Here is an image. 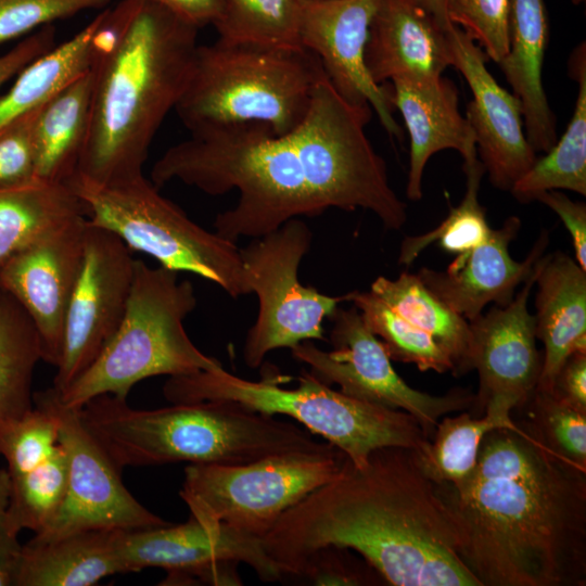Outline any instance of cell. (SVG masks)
Here are the masks:
<instances>
[{
	"mask_svg": "<svg viewBox=\"0 0 586 586\" xmlns=\"http://www.w3.org/2000/svg\"><path fill=\"white\" fill-rule=\"evenodd\" d=\"M371 117L370 107L347 103L326 75L293 130L276 135L260 123L195 129L154 163L151 181L161 188L179 180L214 196L237 190V204L214 220L215 232L234 243L329 208L368 209L399 230L407 206L366 136Z\"/></svg>",
	"mask_w": 586,
	"mask_h": 586,
	"instance_id": "obj_1",
	"label": "cell"
},
{
	"mask_svg": "<svg viewBox=\"0 0 586 586\" xmlns=\"http://www.w3.org/2000/svg\"><path fill=\"white\" fill-rule=\"evenodd\" d=\"M515 422L484 436L466 480L434 483L458 557L480 586H584L586 471Z\"/></svg>",
	"mask_w": 586,
	"mask_h": 586,
	"instance_id": "obj_2",
	"label": "cell"
},
{
	"mask_svg": "<svg viewBox=\"0 0 586 586\" xmlns=\"http://www.w3.org/2000/svg\"><path fill=\"white\" fill-rule=\"evenodd\" d=\"M282 579L311 551L352 549L394 586H480L458 557L454 519L417 450L374 449L286 510L262 539Z\"/></svg>",
	"mask_w": 586,
	"mask_h": 586,
	"instance_id": "obj_3",
	"label": "cell"
},
{
	"mask_svg": "<svg viewBox=\"0 0 586 586\" xmlns=\"http://www.w3.org/2000/svg\"><path fill=\"white\" fill-rule=\"evenodd\" d=\"M199 29L152 0H122L101 12L88 132L69 181L101 186L143 174L149 148L190 80Z\"/></svg>",
	"mask_w": 586,
	"mask_h": 586,
	"instance_id": "obj_4",
	"label": "cell"
},
{
	"mask_svg": "<svg viewBox=\"0 0 586 586\" xmlns=\"http://www.w3.org/2000/svg\"><path fill=\"white\" fill-rule=\"evenodd\" d=\"M78 411L84 425L120 470L174 462L240 464L278 454L336 448L293 423L233 400L141 410L130 407L125 398L104 394Z\"/></svg>",
	"mask_w": 586,
	"mask_h": 586,
	"instance_id": "obj_5",
	"label": "cell"
},
{
	"mask_svg": "<svg viewBox=\"0 0 586 586\" xmlns=\"http://www.w3.org/2000/svg\"><path fill=\"white\" fill-rule=\"evenodd\" d=\"M297 381L296 387L285 388L278 374L263 372L259 381H250L221 367L169 377L163 394L171 404L225 399L262 413L291 417L356 467L365 466L374 449L399 446L421 451L430 442L419 422L404 410L348 396L305 369Z\"/></svg>",
	"mask_w": 586,
	"mask_h": 586,
	"instance_id": "obj_6",
	"label": "cell"
},
{
	"mask_svg": "<svg viewBox=\"0 0 586 586\" xmlns=\"http://www.w3.org/2000/svg\"><path fill=\"white\" fill-rule=\"evenodd\" d=\"M324 76L318 56L305 48L199 44L175 112L190 131L260 123L283 135L303 122Z\"/></svg>",
	"mask_w": 586,
	"mask_h": 586,
	"instance_id": "obj_7",
	"label": "cell"
},
{
	"mask_svg": "<svg viewBox=\"0 0 586 586\" xmlns=\"http://www.w3.org/2000/svg\"><path fill=\"white\" fill-rule=\"evenodd\" d=\"M196 304L189 280L136 259L120 324L89 368L59 392L63 405L79 409L104 394L127 399L132 386L150 377L221 368V362L202 353L186 332L183 321Z\"/></svg>",
	"mask_w": 586,
	"mask_h": 586,
	"instance_id": "obj_8",
	"label": "cell"
},
{
	"mask_svg": "<svg viewBox=\"0 0 586 586\" xmlns=\"http://www.w3.org/2000/svg\"><path fill=\"white\" fill-rule=\"evenodd\" d=\"M89 224L116 234L160 266L200 276L233 298L252 294L240 247L191 220L143 174L110 184L72 180Z\"/></svg>",
	"mask_w": 586,
	"mask_h": 586,
	"instance_id": "obj_9",
	"label": "cell"
},
{
	"mask_svg": "<svg viewBox=\"0 0 586 586\" xmlns=\"http://www.w3.org/2000/svg\"><path fill=\"white\" fill-rule=\"evenodd\" d=\"M345 458L334 448L240 464L190 463L179 495L201 523L263 539L286 510L334 479Z\"/></svg>",
	"mask_w": 586,
	"mask_h": 586,
	"instance_id": "obj_10",
	"label": "cell"
},
{
	"mask_svg": "<svg viewBox=\"0 0 586 586\" xmlns=\"http://www.w3.org/2000/svg\"><path fill=\"white\" fill-rule=\"evenodd\" d=\"M313 233L300 218L240 247L242 265L258 313L249 329L243 357L257 368L277 348L323 339V320L345 302V295L329 296L298 280V267L311 245Z\"/></svg>",
	"mask_w": 586,
	"mask_h": 586,
	"instance_id": "obj_11",
	"label": "cell"
},
{
	"mask_svg": "<svg viewBox=\"0 0 586 586\" xmlns=\"http://www.w3.org/2000/svg\"><path fill=\"white\" fill-rule=\"evenodd\" d=\"M329 319L332 351L318 348L310 341L291 347L292 357L306 364L318 381L336 384L342 393L359 400L410 413L429 438L441 418L472 409L475 394L469 390L457 387L445 395H431L408 385L355 306H339Z\"/></svg>",
	"mask_w": 586,
	"mask_h": 586,
	"instance_id": "obj_12",
	"label": "cell"
},
{
	"mask_svg": "<svg viewBox=\"0 0 586 586\" xmlns=\"http://www.w3.org/2000/svg\"><path fill=\"white\" fill-rule=\"evenodd\" d=\"M120 550L127 573L164 569L162 585H242L240 563L251 566L263 582L282 581L262 539L225 524L206 525L191 515L178 525L123 531Z\"/></svg>",
	"mask_w": 586,
	"mask_h": 586,
	"instance_id": "obj_13",
	"label": "cell"
},
{
	"mask_svg": "<svg viewBox=\"0 0 586 586\" xmlns=\"http://www.w3.org/2000/svg\"><path fill=\"white\" fill-rule=\"evenodd\" d=\"M59 420L60 443L68 462L63 505L51 525L34 537L53 539L87 530L133 531L169 522L143 507L126 488L120 469L52 386L39 392Z\"/></svg>",
	"mask_w": 586,
	"mask_h": 586,
	"instance_id": "obj_14",
	"label": "cell"
},
{
	"mask_svg": "<svg viewBox=\"0 0 586 586\" xmlns=\"http://www.w3.org/2000/svg\"><path fill=\"white\" fill-rule=\"evenodd\" d=\"M129 247L87 219L81 268L66 309L53 387L64 391L95 360L124 317L135 272Z\"/></svg>",
	"mask_w": 586,
	"mask_h": 586,
	"instance_id": "obj_15",
	"label": "cell"
},
{
	"mask_svg": "<svg viewBox=\"0 0 586 586\" xmlns=\"http://www.w3.org/2000/svg\"><path fill=\"white\" fill-rule=\"evenodd\" d=\"M87 216L54 229L0 266V289L27 313L41 341L42 360L56 367L66 309L82 257Z\"/></svg>",
	"mask_w": 586,
	"mask_h": 586,
	"instance_id": "obj_16",
	"label": "cell"
},
{
	"mask_svg": "<svg viewBox=\"0 0 586 586\" xmlns=\"http://www.w3.org/2000/svg\"><path fill=\"white\" fill-rule=\"evenodd\" d=\"M383 0L301 3L300 41L321 62L335 91L349 104L370 107L387 133L403 138L393 116L388 84L377 85L365 65L371 23Z\"/></svg>",
	"mask_w": 586,
	"mask_h": 586,
	"instance_id": "obj_17",
	"label": "cell"
},
{
	"mask_svg": "<svg viewBox=\"0 0 586 586\" xmlns=\"http://www.w3.org/2000/svg\"><path fill=\"white\" fill-rule=\"evenodd\" d=\"M535 278L536 265L510 303L496 305L469 321L472 370H477L480 381L471 409L475 417L482 416L488 405L518 410L537 385L543 355L536 347L534 316L527 308Z\"/></svg>",
	"mask_w": 586,
	"mask_h": 586,
	"instance_id": "obj_18",
	"label": "cell"
},
{
	"mask_svg": "<svg viewBox=\"0 0 586 586\" xmlns=\"http://www.w3.org/2000/svg\"><path fill=\"white\" fill-rule=\"evenodd\" d=\"M447 36L453 66L472 91L466 118L477 156L493 186L510 191L537 158L525 135L521 101L497 82L486 67V54L462 29L454 25Z\"/></svg>",
	"mask_w": 586,
	"mask_h": 586,
	"instance_id": "obj_19",
	"label": "cell"
},
{
	"mask_svg": "<svg viewBox=\"0 0 586 586\" xmlns=\"http://www.w3.org/2000/svg\"><path fill=\"white\" fill-rule=\"evenodd\" d=\"M520 228V218L510 216L500 228L492 230L484 243L457 255L445 270L423 267L417 275L444 304L472 321L489 303L497 306L510 303L515 289L530 277L544 255L549 243L548 231L539 234L524 260L512 259L509 244Z\"/></svg>",
	"mask_w": 586,
	"mask_h": 586,
	"instance_id": "obj_20",
	"label": "cell"
},
{
	"mask_svg": "<svg viewBox=\"0 0 586 586\" xmlns=\"http://www.w3.org/2000/svg\"><path fill=\"white\" fill-rule=\"evenodd\" d=\"M413 0H383L369 29L365 65L377 85L433 79L453 66L447 36Z\"/></svg>",
	"mask_w": 586,
	"mask_h": 586,
	"instance_id": "obj_21",
	"label": "cell"
},
{
	"mask_svg": "<svg viewBox=\"0 0 586 586\" xmlns=\"http://www.w3.org/2000/svg\"><path fill=\"white\" fill-rule=\"evenodd\" d=\"M390 102L405 122L410 138L406 195L422 198V176L429 158L445 149L462 157L476 151L473 131L458 109L456 85L443 75L433 79H394Z\"/></svg>",
	"mask_w": 586,
	"mask_h": 586,
	"instance_id": "obj_22",
	"label": "cell"
},
{
	"mask_svg": "<svg viewBox=\"0 0 586 586\" xmlns=\"http://www.w3.org/2000/svg\"><path fill=\"white\" fill-rule=\"evenodd\" d=\"M535 336L544 345L535 388L551 392L555 378L576 352L586 353V270L557 251L536 264Z\"/></svg>",
	"mask_w": 586,
	"mask_h": 586,
	"instance_id": "obj_23",
	"label": "cell"
},
{
	"mask_svg": "<svg viewBox=\"0 0 586 586\" xmlns=\"http://www.w3.org/2000/svg\"><path fill=\"white\" fill-rule=\"evenodd\" d=\"M549 39L544 0H510L509 49L498 63L523 107L524 129L533 150L548 152L557 141L556 117L542 80Z\"/></svg>",
	"mask_w": 586,
	"mask_h": 586,
	"instance_id": "obj_24",
	"label": "cell"
},
{
	"mask_svg": "<svg viewBox=\"0 0 586 586\" xmlns=\"http://www.w3.org/2000/svg\"><path fill=\"white\" fill-rule=\"evenodd\" d=\"M123 530H87L53 539L33 537L23 545L15 586H91L127 573Z\"/></svg>",
	"mask_w": 586,
	"mask_h": 586,
	"instance_id": "obj_25",
	"label": "cell"
},
{
	"mask_svg": "<svg viewBox=\"0 0 586 586\" xmlns=\"http://www.w3.org/2000/svg\"><path fill=\"white\" fill-rule=\"evenodd\" d=\"M91 85L88 69L40 105L34 129L37 179L68 183L74 177L88 132Z\"/></svg>",
	"mask_w": 586,
	"mask_h": 586,
	"instance_id": "obj_26",
	"label": "cell"
},
{
	"mask_svg": "<svg viewBox=\"0 0 586 586\" xmlns=\"http://www.w3.org/2000/svg\"><path fill=\"white\" fill-rule=\"evenodd\" d=\"M369 291L399 317L430 334L450 356L455 375L472 370L470 322L436 297L417 273L404 271L396 279L380 276Z\"/></svg>",
	"mask_w": 586,
	"mask_h": 586,
	"instance_id": "obj_27",
	"label": "cell"
},
{
	"mask_svg": "<svg viewBox=\"0 0 586 586\" xmlns=\"http://www.w3.org/2000/svg\"><path fill=\"white\" fill-rule=\"evenodd\" d=\"M84 216L85 207L67 183L35 179L0 188V266L41 235Z\"/></svg>",
	"mask_w": 586,
	"mask_h": 586,
	"instance_id": "obj_28",
	"label": "cell"
},
{
	"mask_svg": "<svg viewBox=\"0 0 586 586\" xmlns=\"http://www.w3.org/2000/svg\"><path fill=\"white\" fill-rule=\"evenodd\" d=\"M586 49L573 52L569 69L578 84L575 107L566 130L545 156L514 183L511 194L522 203L536 201L549 190H570L586 195Z\"/></svg>",
	"mask_w": 586,
	"mask_h": 586,
	"instance_id": "obj_29",
	"label": "cell"
},
{
	"mask_svg": "<svg viewBox=\"0 0 586 586\" xmlns=\"http://www.w3.org/2000/svg\"><path fill=\"white\" fill-rule=\"evenodd\" d=\"M42 347L23 307L0 289V433L30 411L33 379Z\"/></svg>",
	"mask_w": 586,
	"mask_h": 586,
	"instance_id": "obj_30",
	"label": "cell"
},
{
	"mask_svg": "<svg viewBox=\"0 0 586 586\" xmlns=\"http://www.w3.org/2000/svg\"><path fill=\"white\" fill-rule=\"evenodd\" d=\"M99 13L67 41L29 63L0 97V130L41 105L61 87L89 69Z\"/></svg>",
	"mask_w": 586,
	"mask_h": 586,
	"instance_id": "obj_31",
	"label": "cell"
},
{
	"mask_svg": "<svg viewBox=\"0 0 586 586\" xmlns=\"http://www.w3.org/2000/svg\"><path fill=\"white\" fill-rule=\"evenodd\" d=\"M512 413L487 406L480 417L469 411L441 418L426 447L417 451L422 471L434 483L458 484L474 470L484 436L492 430L514 428Z\"/></svg>",
	"mask_w": 586,
	"mask_h": 586,
	"instance_id": "obj_32",
	"label": "cell"
},
{
	"mask_svg": "<svg viewBox=\"0 0 586 586\" xmlns=\"http://www.w3.org/2000/svg\"><path fill=\"white\" fill-rule=\"evenodd\" d=\"M300 0H224L217 41L301 49Z\"/></svg>",
	"mask_w": 586,
	"mask_h": 586,
	"instance_id": "obj_33",
	"label": "cell"
},
{
	"mask_svg": "<svg viewBox=\"0 0 586 586\" xmlns=\"http://www.w3.org/2000/svg\"><path fill=\"white\" fill-rule=\"evenodd\" d=\"M467 188L462 201L450 208L448 216L433 230L406 237L399 249L398 264L409 266L430 244L437 242L448 253L463 254L484 243L492 233L486 209L479 201L485 169L477 152L463 156Z\"/></svg>",
	"mask_w": 586,
	"mask_h": 586,
	"instance_id": "obj_34",
	"label": "cell"
},
{
	"mask_svg": "<svg viewBox=\"0 0 586 586\" xmlns=\"http://www.w3.org/2000/svg\"><path fill=\"white\" fill-rule=\"evenodd\" d=\"M344 295L345 302H352L359 310L392 360L413 364L420 371L454 373V362L448 353L430 334L399 317L373 293L352 291Z\"/></svg>",
	"mask_w": 586,
	"mask_h": 586,
	"instance_id": "obj_35",
	"label": "cell"
},
{
	"mask_svg": "<svg viewBox=\"0 0 586 586\" xmlns=\"http://www.w3.org/2000/svg\"><path fill=\"white\" fill-rule=\"evenodd\" d=\"M68 462L64 447L55 450L34 469L11 477V494L5 514L20 532L46 531L60 511L67 487Z\"/></svg>",
	"mask_w": 586,
	"mask_h": 586,
	"instance_id": "obj_36",
	"label": "cell"
},
{
	"mask_svg": "<svg viewBox=\"0 0 586 586\" xmlns=\"http://www.w3.org/2000/svg\"><path fill=\"white\" fill-rule=\"evenodd\" d=\"M521 408H526L521 425L559 458L586 471V412L537 388Z\"/></svg>",
	"mask_w": 586,
	"mask_h": 586,
	"instance_id": "obj_37",
	"label": "cell"
},
{
	"mask_svg": "<svg viewBox=\"0 0 586 586\" xmlns=\"http://www.w3.org/2000/svg\"><path fill=\"white\" fill-rule=\"evenodd\" d=\"M34 408L0 433V455L11 477L43 462L60 443L59 420L39 392Z\"/></svg>",
	"mask_w": 586,
	"mask_h": 586,
	"instance_id": "obj_38",
	"label": "cell"
},
{
	"mask_svg": "<svg viewBox=\"0 0 586 586\" xmlns=\"http://www.w3.org/2000/svg\"><path fill=\"white\" fill-rule=\"evenodd\" d=\"M510 0H446L448 21L499 63L509 49Z\"/></svg>",
	"mask_w": 586,
	"mask_h": 586,
	"instance_id": "obj_39",
	"label": "cell"
},
{
	"mask_svg": "<svg viewBox=\"0 0 586 586\" xmlns=\"http://www.w3.org/2000/svg\"><path fill=\"white\" fill-rule=\"evenodd\" d=\"M284 577H297L311 585H379L384 579L357 552L328 545L298 561Z\"/></svg>",
	"mask_w": 586,
	"mask_h": 586,
	"instance_id": "obj_40",
	"label": "cell"
},
{
	"mask_svg": "<svg viewBox=\"0 0 586 586\" xmlns=\"http://www.w3.org/2000/svg\"><path fill=\"white\" fill-rule=\"evenodd\" d=\"M111 0H0V44Z\"/></svg>",
	"mask_w": 586,
	"mask_h": 586,
	"instance_id": "obj_41",
	"label": "cell"
},
{
	"mask_svg": "<svg viewBox=\"0 0 586 586\" xmlns=\"http://www.w3.org/2000/svg\"><path fill=\"white\" fill-rule=\"evenodd\" d=\"M39 107L0 130V188L37 179L34 129Z\"/></svg>",
	"mask_w": 586,
	"mask_h": 586,
	"instance_id": "obj_42",
	"label": "cell"
},
{
	"mask_svg": "<svg viewBox=\"0 0 586 586\" xmlns=\"http://www.w3.org/2000/svg\"><path fill=\"white\" fill-rule=\"evenodd\" d=\"M536 201L552 209L568 229L578 266L586 270V205L575 202L558 190L540 193Z\"/></svg>",
	"mask_w": 586,
	"mask_h": 586,
	"instance_id": "obj_43",
	"label": "cell"
},
{
	"mask_svg": "<svg viewBox=\"0 0 586 586\" xmlns=\"http://www.w3.org/2000/svg\"><path fill=\"white\" fill-rule=\"evenodd\" d=\"M55 34L53 24L46 25L25 37L4 54H1L0 89L10 79L16 77L29 63L54 48Z\"/></svg>",
	"mask_w": 586,
	"mask_h": 586,
	"instance_id": "obj_44",
	"label": "cell"
},
{
	"mask_svg": "<svg viewBox=\"0 0 586 586\" xmlns=\"http://www.w3.org/2000/svg\"><path fill=\"white\" fill-rule=\"evenodd\" d=\"M551 392L586 412V353L571 354L558 371Z\"/></svg>",
	"mask_w": 586,
	"mask_h": 586,
	"instance_id": "obj_45",
	"label": "cell"
},
{
	"mask_svg": "<svg viewBox=\"0 0 586 586\" xmlns=\"http://www.w3.org/2000/svg\"><path fill=\"white\" fill-rule=\"evenodd\" d=\"M20 531L9 521L5 511L0 514V586H15L20 571L23 545Z\"/></svg>",
	"mask_w": 586,
	"mask_h": 586,
	"instance_id": "obj_46",
	"label": "cell"
},
{
	"mask_svg": "<svg viewBox=\"0 0 586 586\" xmlns=\"http://www.w3.org/2000/svg\"><path fill=\"white\" fill-rule=\"evenodd\" d=\"M176 13L190 24L202 28L219 20L224 0H152Z\"/></svg>",
	"mask_w": 586,
	"mask_h": 586,
	"instance_id": "obj_47",
	"label": "cell"
},
{
	"mask_svg": "<svg viewBox=\"0 0 586 586\" xmlns=\"http://www.w3.org/2000/svg\"><path fill=\"white\" fill-rule=\"evenodd\" d=\"M417 4L428 11L438 23V25L448 31L454 25L448 21L446 13V0H413Z\"/></svg>",
	"mask_w": 586,
	"mask_h": 586,
	"instance_id": "obj_48",
	"label": "cell"
},
{
	"mask_svg": "<svg viewBox=\"0 0 586 586\" xmlns=\"http://www.w3.org/2000/svg\"><path fill=\"white\" fill-rule=\"evenodd\" d=\"M11 494V477L7 469L0 468V514L8 508Z\"/></svg>",
	"mask_w": 586,
	"mask_h": 586,
	"instance_id": "obj_49",
	"label": "cell"
},
{
	"mask_svg": "<svg viewBox=\"0 0 586 586\" xmlns=\"http://www.w3.org/2000/svg\"><path fill=\"white\" fill-rule=\"evenodd\" d=\"M321 1H328V0H300L301 3H313V2H321Z\"/></svg>",
	"mask_w": 586,
	"mask_h": 586,
	"instance_id": "obj_50",
	"label": "cell"
},
{
	"mask_svg": "<svg viewBox=\"0 0 586 586\" xmlns=\"http://www.w3.org/2000/svg\"><path fill=\"white\" fill-rule=\"evenodd\" d=\"M574 4H579L581 2H584V0H572Z\"/></svg>",
	"mask_w": 586,
	"mask_h": 586,
	"instance_id": "obj_51",
	"label": "cell"
}]
</instances>
